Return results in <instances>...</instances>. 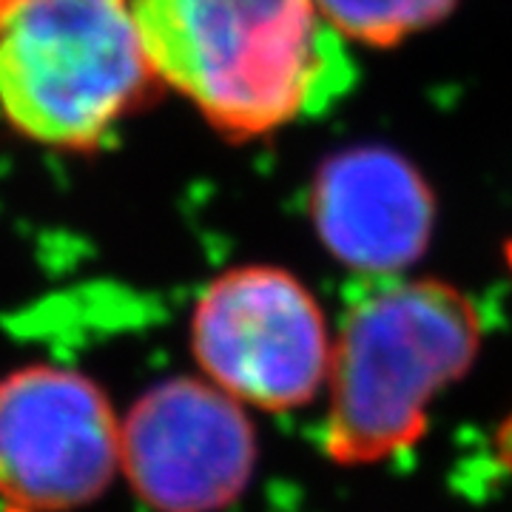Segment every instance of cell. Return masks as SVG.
Masks as SVG:
<instances>
[{"mask_svg":"<svg viewBox=\"0 0 512 512\" xmlns=\"http://www.w3.org/2000/svg\"><path fill=\"white\" fill-rule=\"evenodd\" d=\"M154 77L231 140L325 114L356 83L313 0H131Z\"/></svg>","mask_w":512,"mask_h":512,"instance_id":"6da1fadb","label":"cell"},{"mask_svg":"<svg viewBox=\"0 0 512 512\" xmlns=\"http://www.w3.org/2000/svg\"><path fill=\"white\" fill-rule=\"evenodd\" d=\"M481 348L476 302L441 279H393L362 291L330 353L325 453L376 464L421 439L427 404Z\"/></svg>","mask_w":512,"mask_h":512,"instance_id":"7a4b0ae2","label":"cell"},{"mask_svg":"<svg viewBox=\"0 0 512 512\" xmlns=\"http://www.w3.org/2000/svg\"><path fill=\"white\" fill-rule=\"evenodd\" d=\"M151 80L131 0H0V111L29 140L97 146Z\"/></svg>","mask_w":512,"mask_h":512,"instance_id":"3957f363","label":"cell"},{"mask_svg":"<svg viewBox=\"0 0 512 512\" xmlns=\"http://www.w3.org/2000/svg\"><path fill=\"white\" fill-rule=\"evenodd\" d=\"M191 348L208 382L262 410L313 402L333 353L313 293L274 265L217 276L191 316Z\"/></svg>","mask_w":512,"mask_h":512,"instance_id":"277c9868","label":"cell"},{"mask_svg":"<svg viewBox=\"0 0 512 512\" xmlns=\"http://www.w3.org/2000/svg\"><path fill=\"white\" fill-rule=\"evenodd\" d=\"M120 473V419L97 384L32 365L0 379V498L23 512H77Z\"/></svg>","mask_w":512,"mask_h":512,"instance_id":"5b68a950","label":"cell"},{"mask_svg":"<svg viewBox=\"0 0 512 512\" xmlns=\"http://www.w3.org/2000/svg\"><path fill=\"white\" fill-rule=\"evenodd\" d=\"M254 467V424L208 379H165L120 419V473L154 512L228 510Z\"/></svg>","mask_w":512,"mask_h":512,"instance_id":"8992f818","label":"cell"},{"mask_svg":"<svg viewBox=\"0 0 512 512\" xmlns=\"http://www.w3.org/2000/svg\"><path fill=\"white\" fill-rule=\"evenodd\" d=\"M311 217L322 245L342 265L396 276L430 248L436 194L396 148L350 146L316 168Z\"/></svg>","mask_w":512,"mask_h":512,"instance_id":"52a82bcc","label":"cell"},{"mask_svg":"<svg viewBox=\"0 0 512 512\" xmlns=\"http://www.w3.org/2000/svg\"><path fill=\"white\" fill-rule=\"evenodd\" d=\"M322 18L345 37L373 49L399 46L447 20L461 0H313Z\"/></svg>","mask_w":512,"mask_h":512,"instance_id":"ba28073f","label":"cell"},{"mask_svg":"<svg viewBox=\"0 0 512 512\" xmlns=\"http://www.w3.org/2000/svg\"><path fill=\"white\" fill-rule=\"evenodd\" d=\"M507 262H510L512 268V242L507 245ZM498 456H501V461L507 464V467H512V413L507 416V421L501 424V430H498Z\"/></svg>","mask_w":512,"mask_h":512,"instance_id":"9c48e42d","label":"cell"}]
</instances>
